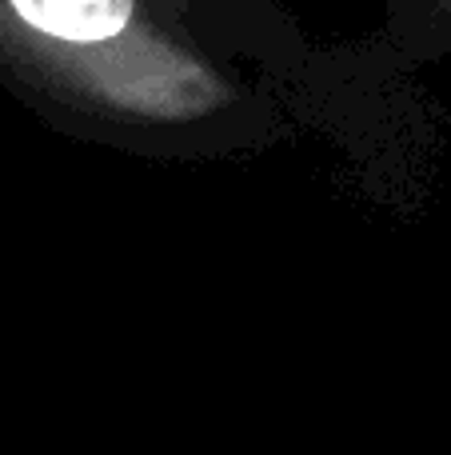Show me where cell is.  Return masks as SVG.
<instances>
[{
    "label": "cell",
    "mask_w": 451,
    "mask_h": 455,
    "mask_svg": "<svg viewBox=\"0 0 451 455\" xmlns=\"http://www.w3.org/2000/svg\"><path fill=\"white\" fill-rule=\"evenodd\" d=\"M12 36L52 56H96L104 44L132 36L144 0H0Z\"/></svg>",
    "instance_id": "6da1fadb"
}]
</instances>
